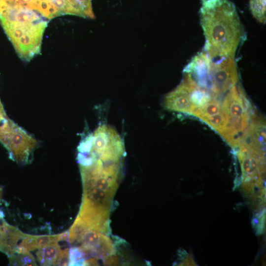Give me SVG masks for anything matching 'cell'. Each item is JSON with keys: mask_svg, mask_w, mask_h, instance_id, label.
Wrapping results in <instances>:
<instances>
[{"mask_svg": "<svg viewBox=\"0 0 266 266\" xmlns=\"http://www.w3.org/2000/svg\"><path fill=\"white\" fill-rule=\"evenodd\" d=\"M266 0H249V9L253 16L259 22L266 23Z\"/></svg>", "mask_w": 266, "mask_h": 266, "instance_id": "cell-12", "label": "cell"}, {"mask_svg": "<svg viewBox=\"0 0 266 266\" xmlns=\"http://www.w3.org/2000/svg\"><path fill=\"white\" fill-rule=\"evenodd\" d=\"M211 59L208 66L209 90L212 96L228 91L238 80L236 64L234 57Z\"/></svg>", "mask_w": 266, "mask_h": 266, "instance_id": "cell-5", "label": "cell"}, {"mask_svg": "<svg viewBox=\"0 0 266 266\" xmlns=\"http://www.w3.org/2000/svg\"><path fill=\"white\" fill-rule=\"evenodd\" d=\"M9 265L12 266H37L33 256L31 254L14 253L8 256Z\"/></svg>", "mask_w": 266, "mask_h": 266, "instance_id": "cell-13", "label": "cell"}, {"mask_svg": "<svg viewBox=\"0 0 266 266\" xmlns=\"http://www.w3.org/2000/svg\"><path fill=\"white\" fill-rule=\"evenodd\" d=\"M69 249L61 250L53 266H69Z\"/></svg>", "mask_w": 266, "mask_h": 266, "instance_id": "cell-14", "label": "cell"}, {"mask_svg": "<svg viewBox=\"0 0 266 266\" xmlns=\"http://www.w3.org/2000/svg\"><path fill=\"white\" fill-rule=\"evenodd\" d=\"M223 137L225 135L228 127V122L225 113L223 110L220 112L206 117L202 120Z\"/></svg>", "mask_w": 266, "mask_h": 266, "instance_id": "cell-11", "label": "cell"}, {"mask_svg": "<svg viewBox=\"0 0 266 266\" xmlns=\"http://www.w3.org/2000/svg\"><path fill=\"white\" fill-rule=\"evenodd\" d=\"M200 22L203 51L212 59L234 57L244 32L233 3L229 0H201Z\"/></svg>", "mask_w": 266, "mask_h": 266, "instance_id": "cell-1", "label": "cell"}, {"mask_svg": "<svg viewBox=\"0 0 266 266\" xmlns=\"http://www.w3.org/2000/svg\"><path fill=\"white\" fill-rule=\"evenodd\" d=\"M194 84L189 77L184 75L180 84L166 96L164 102L165 108L169 110L192 114L196 109L191 99Z\"/></svg>", "mask_w": 266, "mask_h": 266, "instance_id": "cell-6", "label": "cell"}, {"mask_svg": "<svg viewBox=\"0 0 266 266\" xmlns=\"http://www.w3.org/2000/svg\"><path fill=\"white\" fill-rule=\"evenodd\" d=\"M57 238L58 241H66L68 240V232L66 231L64 233L57 234Z\"/></svg>", "mask_w": 266, "mask_h": 266, "instance_id": "cell-15", "label": "cell"}, {"mask_svg": "<svg viewBox=\"0 0 266 266\" xmlns=\"http://www.w3.org/2000/svg\"><path fill=\"white\" fill-rule=\"evenodd\" d=\"M3 217V214L2 211L0 210V219H1Z\"/></svg>", "mask_w": 266, "mask_h": 266, "instance_id": "cell-19", "label": "cell"}, {"mask_svg": "<svg viewBox=\"0 0 266 266\" xmlns=\"http://www.w3.org/2000/svg\"><path fill=\"white\" fill-rule=\"evenodd\" d=\"M7 117L5 112L0 100V123Z\"/></svg>", "mask_w": 266, "mask_h": 266, "instance_id": "cell-17", "label": "cell"}, {"mask_svg": "<svg viewBox=\"0 0 266 266\" xmlns=\"http://www.w3.org/2000/svg\"><path fill=\"white\" fill-rule=\"evenodd\" d=\"M222 110V105L215 98H212L202 106L195 110L192 115L202 120Z\"/></svg>", "mask_w": 266, "mask_h": 266, "instance_id": "cell-10", "label": "cell"}, {"mask_svg": "<svg viewBox=\"0 0 266 266\" xmlns=\"http://www.w3.org/2000/svg\"><path fill=\"white\" fill-rule=\"evenodd\" d=\"M1 189L0 188V198L1 197Z\"/></svg>", "mask_w": 266, "mask_h": 266, "instance_id": "cell-20", "label": "cell"}, {"mask_svg": "<svg viewBox=\"0 0 266 266\" xmlns=\"http://www.w3.org/2000/svg\"><path fill=\"white\" fill-rule=\"evenodd\" d=\"M0 23L19 57L30 61L40 53L45 18L12 0H0Z\"/></svg>", "mask_w": 266, "mask_h": 266, "instance_id": "cell-2", "label": "cell"}, {"mask_svg": "<svg viewBox=\"0 0 266 266\" xmlns=\"http://www.w3.org/2000/svg\"><path fill=\"white\" fill-rule=\"evenodd\" d=\"M61 250L58 243H54L39 248L36 255L41 265L53 266Z\"/></svg>", "mask_w": 266, "mask_h": 266, "instance_id": "cell-9", "label": "cell"}, {"mask_svg": "<svg viewBox=\"0 0 266 266\" xmlns=\"http://www.w3.org/2000/svg\"><path fill=\"white\" fill-rule=\"evenodd\" d=\"M2 223L4 229V234L0 244V251L9 256L15 253L18 243L23 237L25 233L4 220L2 221Z\"/></svg>", "mask_w": 266, "mask_h": 266, "instance_id": "cell-7", "label": "cell"}, {"mask_svg": "<svg viewBox=\"0 0 266 266\" xmlns=\"http://www.w3.org/2000/svg\"><path fill=\"white\" fill-rule=\"evenodd\" d=\"M0 142L13 161L21 165L30 164L38 146L37 140L7 117L0 123Z\"/></svg>", "mask_w": 266, "mask_h": 266, "instance_id": "cell-4", "label": "cell"}, {"mask_svg": "<svg viewBox=\"0 0 266 266\" xmlns=\"http://www.w3.org/2000/svg\"><path fill=\"white\" fill-rule=\"evenodd\" d=\"M4 234V229L2 223H0V244L2 240Z\"/></svg>", "mask_w": 266, "mask_h": 266, "instance_id": "cell-18", "label": "cell"}, {"mask_svg": "<svg viewBox=\"0 0 266 266\" xmlns=\"http://www.w3.org/2000/svg\"><path fill=\"white\" fill-rule=\"evenodd\" d=\"M183 265L185 266H196V264L194 262L193 257L192 256H189L186 260L182 263Z\"/></svg>", "mask_w": 266, "mask_h": 266, "instance_id": "cell-16", "label": "cell"}, {"mask_svg": "<svg viewBox=\"0 0 266 266\" xmlns=\"http://www.w3.org/2000/svg\"><path fill=\"white\" fill-rule=\"evenodd\" d=\"M58 242L57 234L35 235L25 233L19 244L29 251H33Z\"/></svg>", "mask_w": 266, "mask_h": 266, "instance_id": "cell-8", "label": "cell"}, {"mask_svg": "<svg viewBox=\"0 0 266 266\" xmlns=\"http://www.w3.org/2000/svg\"><path fill=\"white\" fill-rule=\"evenodd\" d=\"M222 107L228 122L227 130L223 137L233 147H237L250 120L255 117L250 112L251 105L243 92L235 85L228 91Z\"/></svg>", "mask_w": 266, "mask_h": 266, "instance_id": "cell-3", "label": "cell"}]
</instances>
